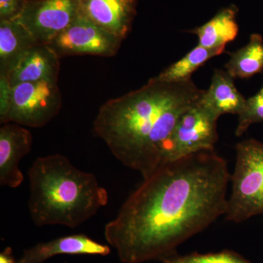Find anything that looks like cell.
<instances>
[{
	"label": "cell",
	"instance_id": "1",
	"mask_svg": "<svg viewBox=\"0 0 263 263\" xmlns=\"http://www.w3.org/2000/svg\"><path fill=\"white\" fill-rule=\"evenodd\" d=\"M230 180L226 160L202 151L161 165L143 179L105 238L123 263L162 260L226 212Z\"/></svg>",
	"mask_w": 263,
	"mask_h": 263
},
{
	"label": "cell",
	"instance_id": "2",
	"mask_svg": "<svg viewBox=\"0 0 263 263\" xmlns=\"http://www.w3.org/2000/svg\"><path fill=\"white\" fill-rule=\"evenodd\" d=\"M204 92L193 80L152 78L140 89L104 103L94 121L95 133L121 163L146 179L162 164L164 143L176 124Z\"/></svg>",
	"mask_w": 263,
	"mask_h": 263
},
{
	"label": "cell",
	"instance_id": "3",
	"mask_svg": "<svg viewBox=\"0 0 263 263\" xmlns=\"http://www.w3.org/2000/svg\"><path fill=\"white\" fill-rule=\"evenodd\" d=\"M28 176L29 214L37 227L76 228L108 203V192L96 176L60 154L38 157Z\"/></svg>",
	"mask_w": 263,
	"mask_h": 263
},
{
	"label": "cell",
	"instance_id": "4",
	"mask_svg": "<svg viewBox=\"0 0 263 263\" xmlns=\"http://www.w3.org/2000/svg\"><path fill=\"white\" fill-rule=\"evenodd\" d=\"M232 193L227 202L226 219L240 223L263 214V143L247 139L236 145Z\"/></svg>",
	"mask_w": 263,
	"mask_h": 263
},
{
	"label": "cell",
	"instance_id": "5",
	"mask_svg": "<svg viewBox=\"0 0 263 263\" xmlns=\"http://www.w3.org/2000/svg\"><path fill=\"white\" fill-rule=\"evenodd\" d=\"M62 106V95L57 82L39 81L15 85L12 86L9 110L0 122L42 127L58 115Z\"/></svg>",
	"mask_w": 263,
	"mask_h": 263
},
{
	"label": "cell",
	"instance_id": "6",
	"mask_svg": "<svg viewBox=\"0 0 263 263\" xmlns=\"http://www.w3.org/2000/svg\"><path fill=\"white\" fill-rule=\"evenodd\" d=\"M218 119L200 101L187 110L164 143L161 165L202 151L214 150Z\"/></svg>",
	"mask_w": 263,
	"mask_h": 263
},
{
	"label": "cell",
	"instance_id": "7",
	"mask_svg": "<svg viewBox=\"0 0 263 263\" xmlns=\"http://www.w3.org/2000/svg\"><path fill=\"white\" fill-rule=\"evenodd\" d=\"M123 40L100 28L80 15L48 46L61 60L65 57L91 55L109 58L116 56Z\"/></svg>",
	"mask_w": 263,
	"mask_h": 263
},
{
	"label": "cell",
	"instance_id": "8",
	"mask_svg": "<svg viewBox=\"0 0 263 263\" xmlns=\"http://www.w3.org/2000/svg\"><path fill=\"white\" fill-rule=\"evenodd\" d=\"M80 15L79 0H27L15 22L37 42L48 44Z\"/></svg>",
	"mask_w": 263,
	"mask_h": 263
},
{
	"label": "cell",
	"instance_id": "9",
	"mask_svg": "<svg viewBox=\"0 0 263 263\" xmlns=\"http://www.w3.org/2000/svg\"><path fill=\"white\" fill-rule=\"evenodd\" d=\"M138 3V0H79L82 16L123 41L131 32Z\"/></svg>",
	"mask_w": 263,
	"mask_h": 263
},
{
	"label": "cell",
	"instance_id": "10",
	"mask_svg": "<svg viewBox=\"0 0 263 263\" xmlns=\"http://www.w3.org/2000/svg\"><path fill=\"white\" fill-rule=\"evenodd\" d=\"M31 132L15 123L3 124L0 128V184L17 188L24 181L18 164L32 148Z\"/></svg>",
	"mask_w": 263,
	"mask_h": 263
},
{
	"label": "cell",
	"instance_id": "11",
	"mask_svg": "<svg viewBox=\"0 0 263 263\" xmlns=\"http://www.w3.org/2000/svg\"><path fill=\"white\" fill-rule=\"evenodd\" d=\"M110 252L108 246L98 243L86 235H72L31 247L24 252L17 263H44L59 254L105 256Z\"/></svg>",
	"mask_w": 263,
	"mask_h": 263
},
{
	"label": "cell",
	"instance_id": "12",
	"mask_svg": "<svg viewBox=\"0 0 263 263\" xmlns=\"http://www.w3.org/2000/svg\"><path fill=\"white\" fill-rule=\"evenodd\" d=\"M60 59L48 45L38 43L8 76L12 86L23 83L58 81Z\"/></svg>",
	"mask_w": 263,
	"mask_h": 263
},
{
	"label": "cell",
	"instance_id": "13",
	"mask_svg": "<svg viewBox=\"0 0 263 263\" xmlns=\"http://www.w3.org/2000/svg\"><path fill=\"white\" fill-rule=\"evenodd\" d=\"M234 80L226 70L216 69L200 103L218 118L227 114L238 115L247 99L237 89Z\"/></svg>",
	"mask_w": 263,
	"mask_h": 263
},
{
	"label": "cell",
	"instance_id": "14",
	"mask_svg": "<svg viewBox=\"0 0 263 263\" xmlns=\"http://www.w3.org/2000/svg\"><path fill=\"white\" fill-rule=\"evenodd\" d=\"M38 42L15 21H0V76L8 77Z\"/></svg>",
	"mask_w": 263,
	"mask_h": 263
},
{
	"label": "cell",
	"instance_id": "15",
	"mask_svg": "<svg viewBox=\"0 0 263 263\" xmlns=\"http://www.w3.org/2000/svg\"><path fill=\"white\" fill-rule=\"evenodd\" d=\"M238 8L235 5H230L219 10L206 23L192 29L190 32L197 36L198 46L211 49L226 48L228 43L234 41L238 36Z\"/></svg>",
	"mask_w": 263,
	"mask_h": 263
},
{
	"label": "cell",
	"instance_id": "16",
	"mask_svg": "<svg viewBox=\"0 0 263 263\" xmlns=\"http://www.w3.org/2000/svg\"><path fill=\"white\" fill-rule=\"evenodd\" d=\"M229 54V61L224 67L234 79H249L261 73L263 71L262 35L252 34L247 45Z\"/></svg>",
	"mask_w": 263,
	"mask_h": 263
},
{
	"label": "cell",
	"instance_id": "17",
	"mask_svg": "<svg viewBox=\"0 0 263 263\" xmlns=\"http://www.w3.org/2000/svg\"><path fill=\"white\" fill-rule=\"evenodd\" d=\"M224 51L226 48L211 49L197 45L183 58L170 65L155 78L164 82H182L192 80V76L195 71L211 59L219 56Z\"/></svg>",
	"mask_w": 263,
	"mask_h": 263
},
{
	"label": "cell",
	"instance_id": "18",
	"mask_svg": "<svg viewBox=\"0 0 263 263\" xmlns=\"http://www.w3.org/2000/svg\"><path fill=\"white\" fill-rule=\"evenodd\" d=\"M162 263H252L243 256L230 250L213 253H193L187 255L174 254L161 260Z\"/></svg>",
	"mask_w": 263,
	"mask_h": 263
},
{
	"label": "cell",
	"instance_id": "19",
	"mask_svg": "<svg viewBox=\"0 0 263 263\" xmlns=\"http://www.w3.org/2000/svg\"><path fill=\"white\" fill-rule=\"evenodd\" d=\"M238 116L237 137L241 136L252 124L263 122V84L257 94L246 100L245 106Z\"/></svg>",
	"mask_w": 263,
	"mask_h": 263
},
{
	"label": "cell",
	"instance_id": "20",
	"mask_svg": "<svg viewBox=\"0 0 263 263\" xmlns=\"http://www.w3.org/2000/svg\"><path fill=\"white\" fill-rule=\"evenodd\" d=\"M27 0H0V21H15L23 11Z\"/></svg>",
	"mask_w": 263,
	"mask_h": 263
},
{
	"label": "cell",
	"instance_id": "21",
	"mask_svg": "<svg viewBox=\"0 0 263 263\" xmlns=\"http://www.w3.org/2000/svg\"><path fill=\"white\" fill-rule=\"evenodd\" d=\"M11 93L12 86L8 78L0 76V121L4 119L9 110Z\"/></svg>",
	"mask_w": 263,
	"mask_h": 263
},
{
	"label": "cell",
	"instance_id": "22",
	"mask_svg": "<svg viewBox=\"0 0 263 263\" xmlns=\"http://www.w3.org/2000/svg\"><path fill=\"white\" fill-rule=\"evenodd\" d=\"M0 263H17L15 262V259L12 255L11 249H5L1 254H0Z\"/></svg>",
	"mask_w": 263,
	"mask_h": 263
}]
</instances>
